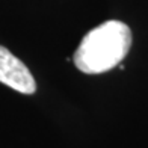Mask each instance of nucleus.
<instances>
[{
  "instance_id": "f257e3e1",
  "label": "nucleus",
  "mask_w": 148,
  "mask_h": 148,
  "mask_svg": "<svg viewBox=\"0 0 148 148\" xmlns=\"http://www.w3.org/2000/svg\"><path fill=\"white\" fill-rule=\"evenodd\" d=\"M132 47V30L110 20L85 35L74 53V64L85 74H101L121 64Z\"/></svg>"
},
{
  "instance_id": "f03ea898",
  "label": "nucleus",
  "mask_w": 148,
  "mask_h": 148,
  "mask_svg": "<svg viewBox=\"0 0 148 148\" xmlns=\"http://www.w3.org/2000/svg\"><path fill=\"white\" fill-rule=\"evenodd\" d=\"M0 82L20 94L30 95L36 91V82L29 68L3 45H0Z\"/></svg>"
}]
</instances>
